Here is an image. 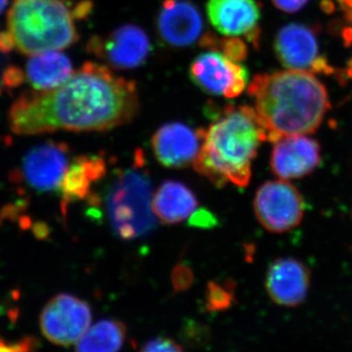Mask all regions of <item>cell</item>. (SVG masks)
Listing matches in <instances>:
<instances>
[{
	"label": "cell",
	"instance_id": "6",
	"mask_svg": "<svg viewBox=\"0 0 352 352\" xmlns=\"http://www.w3.org/2000/svg\"><path fill=\"white\" fill-rule=\"evenodd\" d=\"M254 214L259 223L271 233L281 234L300 226L305 203L300 191L287 180L263 183L254 200Z\"/></svg>",
	"mask_w": 352,
	"mask_h": 352
},
{
	"label": "cell",
	"instance_id": "17",
	"mask_svg": "<svg viewBox=\"0 0 352 352\" xmlns=\"http://www.w3.org/2000/svg\"><path fill=\"white\" fill-rule=\"evenodd\" d=\"M106 173L107 164L100 156H80L71 161L59 189L63 212H66L69 204L91 197L95 183Z\"/></svg>",
	"mask_w": 352,
	"mask_h": 352
},
{
	"label": "cell",
	"instance_id": "12",
	"mask_svg": "<svg viewBox=\"0 0 352 352\" xmlns=\"http://www.w3.org/2000/svg\"><path fill=\"white\" fill-rule=\"evenodd\" d=\"M160 38L173 47H188L204 36V21L189 0H164L157 18Z\"/></svg>",
	"mask_w": 352,
	"mask_h": 352
},
{
	"label": "cell",
	"instance_id": "10",
	"mask_svg": "<svg viewBox=\"0 0 352 352\" xmlns=\"http://www.w3.org/2000/svg\"><path fill=\"white\" fill-rule=\"evenodd\" d=\"M69 148L62 142L48 141L27 153L22 164L25 184L38 192L59 191L69 164Z\"/></svg>",
	"mask_w": 352,
	"mask_h": 352
},
{
	"label": "cell",
	"instance_id": "9",
	"mask_svg": "<svg viewBox=\"0 0 352 352\" xmlns=\"http://www.w3.org/2000/svg\"><path fill=\"white\" fill-rule=\"evenodd\" d=\"M189 76L206 94L228 99L242 94L249 82V73L242 64L212 50H207L193 60Z\"/></svg>",
	"mask_w": 352,
	"mask_h": 352
},
{
	"label": "cell",
	"instance_id": "15",
	"mask_svg": "<svg viewBox=\"0 0 352 352\" xmlns=\"http://www.w3.org/2000/svg\"><path fill=\"white\" fill-rule=\"evenodd\" d=\"M310 285L307 266L298 259L286 258L273 261L266 274V292L271 300L281 307L302 305Z\"/></svg>",
	"mask_w": 352,
	"mask_h": 352
},
{
	"label": "cell",
	"instance_id": "14",
	"mask_svg": "<svg viewBox=\"0 0 352 352\" xmlns=\"http://www.w3.org/2000/svg\"><path fill=\"white\" fill-rule=\"evenodd\" d=\"M270 164L283 180L298 179L311 173L320 163V146L305 135L285 136L274 142Z\"/></svg>",
	"mask_w": 352,
	"mask_h": 352
},
{
	"label": "cell",
	"instance_id": "20",
	"mask_svg": "<svg viewBox=\"0 0 352 352\" xmlns=\"http://www.w3.org/2000/svg\"><path fill=\"white\" fill-rule=\"evenodd\" d=\"M126 339V327L120 321L106 319L90 326L76 342V352H119Z\"/></svg>",
	"mask_w": 352,
	"mask_h": 352
},
{
	"label": "cell",
	"instance_id": "1",
	"mask_svg": "<svg viewBox=\"0 0 352 352\" xmlns=\"http://www.w3.org/2000/svg\"><path fill=\"white\" fill-rule=\"evenodd\" d=\"M138 111L134 80L106 65L85 62L61 87L21 95L9 110L8 122L19 135L106 131L129 124Z\"/></svg>",
	"mask_w": 352,
	"mask_h": 352
},
{
	"label": "cell",
	"instance_id": "19",
	"mask_svg": "<svg viewBox=\"0 0 352 352\" xmlns=\"http://www.w3.org/2000/svg\"><path fill=\"white\" fill-rule=\"evenodd\" d=\"M198 208L194 192L184 183L164 182L153 196V210L157 219L166 224H177L193 217Z\"/></svg>",
	"mask_w": 352,
	"mask_h": 352
},
{
	"label": "cell",
	"instance_id": "5",
	"mask_svg": "<svg viewBox=\"0 0 352 352\" xmlns=\"http://www.w3.org/2000/svg\"><path fill=\"white\" fill-rule=\"evenodd\" d=\"M143 164L144 156L139 152L133 168L117 173L106 197L111 226L113 232L124 240L147 235L156 226L152 182L143 170Z\"/></svg>",
	"mask_w": 352,
	"mask_h": 352
},
{
	"label": "cell",
	"instance_id": "3",
	"mask_svg": "<svg viewBox=\"0 0 352 352\" xmlns=\"http://www.w3.org/2000/svg\"><path fill=\"white\" fill-rule=\"evenodd\" d=\"M267 131L258 113L249 106H227L208 129H204L197 173L219 188L232 183L244 188L252 177V164Z\"/></svg>",
	"mask_w": 352,
	"mask_h": 352
},
{
	"label": "cell",
	"instance_id": "22",
	"mask_svg": "<svg viewBox=\"0 0 352 352\" xmlns=\"http://www.w3.org/2000/svg\"><path fill=\"white\" fill-rule=\"evenodd\" d=\"M233 302V294L226 286L212 282L207 291V307L210 311L227 309Z\"/></svg>",
	"mask_w": 352,
	"mask_h": 352
},
{
	"label": "cell",
	"instance_id": "16",
	"mask_svg": "<svg viewBox=\"0 0 352 352\" xmlns=\"http://www.w3.org/2000/svg\"><path fill=\"white\" fill-rule=\"evenodd\" d=\"M275 52L283 66L305 69L314 64L318 44L311 30L300 24L285 25L275 38Z\"/></svg>",
	"mask_w": 352,
	"mask_h": 352
},
{
	"label": "cell",
	"instance_id": "23",
	"mask_svg": "<svg viewBox=\"0 0 352 352\" xmlns=\"http://www.w3.org/2000/svg\"><path fill=\"white\" fill-rule=\"evenodd\" d=\"M139 352H184L182 346L168 338H156L149 340Z\"/></svg>",
	"mask_w": 352,
	"mask_h": 352
},
{
	"label": "cell",
	"instance_id": "2",
	"mask_svg": "<svg viewBox=\"0 0 352 352\" xmlns=\"http://www.w3.org/2000/svg\"><path fill=\"white\" fill-rule=\"evenodd\" d=\"M248 91L272 142L316 131L329 108L325 87L302 69L256 76Z\"/></svg>",
	"mask_w": 352,
	"mask_h": 352
},
{
	"label": "cell",
	"instance_id": "18",
	"mask_svg": "<svg viewBox=\"0 0 352 352\" xmlns=\"http://www.w3.org/2000/svg\"><path fill=\"white\" fill-rule=\"evenodd\" d=\"M74 73L68 56L59 51H48L28 60L24 78L36 91H50L63 85Z\"/></svg>",
	"mask_w": 352,
	"mask_h": 352
},
{
	"label": "cell",
	"instance_id": "27",
	"mask_svg": "<svg viewBox=\"0 0 352 352\" xmlns=\"http://www.w3.org/2000/svg\"><path fill=\"white\" fill-rule=\"evenodd\" d=\"M8 1L9 0H0V15H1L2 12L6 10Z\"/></svg>",
	"mask_w": 352,
	"mask_h": 352
},
{
	"label": "cell",
	"instance_id": "24",
	"mask_svg": "<svg viewBox=\"0 0 352 352\" xmlns=\"http://www.w3.org/2000/svg\"><path fill=\"white\" fill-rule=\"evenodd\" d=\"M34 346V340L31 338L21 340L14 344H7L0 339V352H31Z\"/></svg>",
	"mask_w": 352,
	"mask_h": 352
},
{
	"label": "cell",
	"instance_id": "7",
	"mask_svg": "<svg viewBox=\"0 0 352 352\" xmlns=\"http://www.w3.org/2000/svg\"><path fill=\"white\" fill-rule=\"evenodd\" d=\"M91 321L89 305L69 294H60L51 298L39 318L44 337L62 346L76 344L90 328Z\"/></svg>",
	"mask_w": 352,
	"mask_h": 352
},
{
	"label": "cell",
	"instance_id": "8",
	"mask_svg": "<svg viewBox=\"0 0 352 352\" xmlns=\"http://www.w3.org/2000/svg\"><path fill=\"white\" fill-rule=\"evenodd\" d=\"M87 50L106 66L131 69L145 63L151 52V43L144 30L138 25L126 24L107 34L92 36Z\"/></svg>",
	"mask_w": 352,
	"mask_h": 352
},
{
	"label": "cell",
	"instance_id": "25",
	"mask_svg": "<svg viewBox=\"0 0 352 352\" xmlns=\"http://www.w3.org/2000/svg\"><path fill=\"white\" fill-rule=\"evenodd\" d=\"M192 282V274L191 272H189V270L187 267H182L177 268L175 271V274H173V285H175V288L176 289H187L189 287V285L191 284Z\"/></svg>",
	"mask_w": 352,
	"mask_h": 352
},
{
	"label": "cell",
	"instance_id": "21",
	"mask_svg": "<svg viewBox=\"0 0 352 352\" xmlns=\"http://www.w3.org/2000/svg\"><path fill=\"white\" fill-rule=\"evenodd\" d=\"M199 44L205 50L219 51L220 53L238 63L244 61L248 55L247 45L240 38L226 36L219 38L212 32H205Z\"/></svg>",
	"mask_w": 352,
	"mask_h": 352
},
{
	"label": "cell",
	"instance_id": "13",
	"mask_svg": "<svg viewBox=\"0 0 352 352\" xmlns=\"http://www.w3.org/2000/svg\"><path fill=\"white\" fill-rule=\"evenodd\" d=\"M207 14L210 24L222 36L258 41L261 8L256 0H208Z\"/></svg>",
	"mask_w": 352,
	"mask_h": 352
},
{
	"label": "cell",
	"instance_id": "4",
	"mask_svg": "<svg viewBox=\"0 0 352 352\" xmlns=\"http://www.w3.org/2000/svg\"><path fill=\"white\" fill-rule=\"evenodd\" d=\"M91 7L87 0H14L6 32L23 54L63 50L80 38L75 19L87 17Z\"/></svg>",
	"mask_w": 352,
	"mask_h": 352
},
{
	"label": "cell",
	"instance_id": "11",
	"mask_svg": "<svg viewBox=\"0 0 352 352\" xmlns=\"http://www.w3.org/2000/svg\"><path fill=\"white\" fill-rule=\"evenodd\" d=\"M204 129H194L182 122H168L152 138V148L159 163L170 168H186L200 153Z\"/></svg>",
	"mask_w": 352,
	"mask_h": 352
},
{
	"label": "cell",
	"instance_id": "26",
	"mask_svg": "<svg viewBox=\"0 0 352 352\" xmlns=\"http://www.w3.org/2000/svg\"><path fill=\"white\" fill-rule=\"evenodd\" d=\"M274 6L285 12L293 13L300 10L308 0H272Z\"/></svg>",
	"mask_w": 352,
	"mask_h": 352
}]
</instances>
